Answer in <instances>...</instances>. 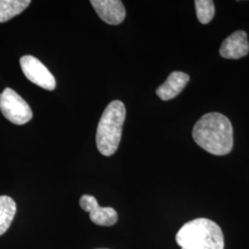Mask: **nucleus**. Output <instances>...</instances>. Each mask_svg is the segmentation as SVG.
<instances>
[{"label": "nucleus", "mask_w": 249, "mask_h": 249, "mask_svg": "<svg viewBox=\"0 0 249 249\" xmlns=\"http://www.w3.org/2000/svg\"><path fill=\"white\" fill-rule=\"evenodd\" d=\"M176 241L181 249H224L221 227L206 218L184 224L178 231Z\"/></svg>", "instance_id": "f03ea898"}, {"label": "nucleus", "mask_w": 249, "mask_h": 249, "mask_svg": "<svg viewBox=\"0 0 249 249\" xmlns=\"http://www.w3.org/2000/svg\"><path fill=\"white\" fill-rule=\"evenodd\" d=\"M196 17L202 24H208L214 17L215 8L213 1L211 0H196Z\"/></svg>", "instance_id": "f8f14e48"}, {"label": "nucleus", "mask_w": 249, "mask_h": 249, "mask_svg": "<svg viewBox=\"0 0 249 249\" xmlns=\"http://www.w3.org/2000/svg\"></svg>", "instance_id": "ddd939ff"}, {"label": "nucleus", "mask_w": 249, "mask_h": 249, "mask_svg": "<svg viewBox=\"0 0 249 249\" xmlns=\"http://www.w3.org/2000/svg\"><path fill=\"white\" fill-rule=\"evenodd\" d=\"M193 139L205 151L213 155H226L233 145L232 125L222 114L209 113L194 125Z\"/></svg>", "instance_id": "f257e3e1"}, {"label": "nucleus", "mask_w": 249, "mask_h": 249, "mask_svg": "<svg viewBox=\"0 0 249 249\" xmlns=\"http://www.w3.org/2000/svg\"><path fill=\"white\" fill-rule=\"evenodd\" d=\"M189 81V76L187 73L181 71L172 72L167 80L162 83L156 90L158 97L162 101H169L177 97L186 87Z\"/></svg>", "instance_id": "1a4fd4ad"}, {"label": "nucleus", "mask_w": 249, "mask_h": 249, "mask_svg": "<svg viewBox=\"0 0 249 249\" xmlns=\"http://www.w3.org/2000/svg\"><path fill=\"white\" fill-rule=\"evenodd\" d=\"M80 208L88 213L89 220L99 226H113L117 223L118 215L113 208L100 207L93 196L83 195L80 199Z\"/></svg>", "instance_id": "423d86ee"}, {"label": "nucleus", "mask_w": 249, "mask_h": 249, "mask_svg": "<svg viewBox=\"0 0 249 249\" xmlns=\"http://www.w3.org/2000/svg\"><path fill=\"white\" fill-rule=\"evenodd\" d=\"M30 4V0H0V23L20 14Z\"/></svg>", "instance_id": "9b49d317"}, {"label": "nucleus", "mask_w": 249, "mask_h": 249, "mask_svg": "<svg viewBox=\"0 0 249 249\" xmlns=\"http://www.w3.org/2000/svg\"><path fill=\"white\" fill-rule=\"evenodd\" d=\"M0 111L13 124H26L33 118V111L26 101L10 88L0 93Z\"/></svg>", "instance_id": "20e7f679"}, {"label": "nucleus", "mask_w": 249, "mask_h": 249, "mask_svg": "<svg viewBox=\"0 0 249 249\" xmlns=\"http://www.w3.org/2000/svg\"><path fill=\"white\" fill-rule=\"evenodd\" d=\"M16 212L17 206L13 198L9 196H0V236L9 230Z\"/></svg>", "instance_id": "9d476101"}, {"label": "nucleus", "mask_w": 249, "mask_h": 249, "mask_svg": "<svg viewBox=\"0 0 249 249\" xmlns=\"http://www.w3.org/2000/svg\"><path fill=\"white\" fill-rule=\"evenodd\" d=\"M100 18L110 25H118L124 21L125 9L122 1L119 0H91Z\"/></svg>", "instance_id": "0eeeda50"}, {"label": "nucleus", "mask_w": 249, "mask_h": 249, "mask_svg": "<svg viewBox=\"0 0 249 249\" xmlns=\"http://www.w3.org/2000/svg\"><path fill=\"white\" fill-rule=\"evenodd\" d=\"M125 118V107L121 101H113L107 106L99 121L96 144L98 151L105 156L116 152L122 136Z\"/></svg>", "instance_id": "7ed1b4c3"}, {"label": "nucleus", "mask_w": 249, "mask_h": 249, "mask_svg": "<svg viewBox=\"0 0 249 249\" xmlns=\"http://www.w3.org/2000/svg\"><path fill=\"white\" fill-rule=\"evenodd\" d=\"M249 53L248 35L244 31L232 33L223 41L220 48V54L227 59H239Z\"/></svg>", "instance_id": "6e6552de"}, {"label": "nucleus", "mask_w": 249, "mask_h": 249, "mask_svg": "<svg viewBox=\"0 0 249 249\" xmlns=\"http://www.w3.org/2000/svg\"><path fill=\"white\" fill-rule=\"evenodd\" d=\"M19 64L23 74L30 81L47 90L55 89L56 82L53 74L38 58L33 55H23Z\"/></svg>", "instance_id": "39448f33"}]
</instances>
